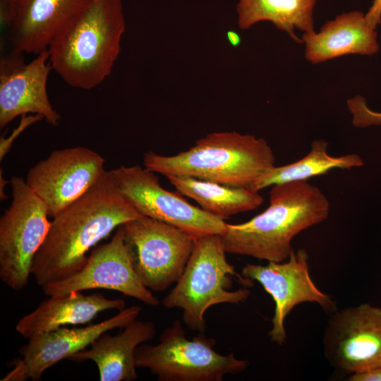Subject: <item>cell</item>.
I'll use <instances>...</instances> for the list:
<instances>
[{
  "label": "cell",
  "instance_id": "cell-1",
  "mask_svg": "<svg viewBox=\"0 0 381 381\" xmlns=\"http://www.w3.org/2000/svg\"><path fill=\"white\" fill-rule=\"evenodd\" d=\"M142 217L118 190L110 171H105L86 193L54 217L32 264L36 283L42 287L73 275L97 243Z\"/></svg>",
  "mask_w": 381,
  "mask_h": 381
},
{
  "label": "cell",
  "instance_id": "cell-2",
  "mask_svg": "<svg viewBox=\"0 0 381 381\" xmlns=\"http://www.w3.org/2000/svg\"><path fill=\"white\" fill-rule=\"evenodd\" d=\"M268 207L250 220L228 224L221 236L226 253L267 262H282L294 250L291 243L301 231L325 221L329 202L308 181L272 186Z\"/></svg>",
  "mask_w": 381,
  "mask_h": 381
},
{
  "label": "cell",
  "instance_id": "cell-3",
  "mask_svg": "<svg viewBox=\"0 0 381 381\" xmlns=\"http://www.w3.org/2000/svg\"><path fill=\"white\" fill-rule=\"evenodd\" d=\"M125 30L121 0H90L49 44L52 69L73 87H96L111 74Z\"/></svg>",
  "mask_w": 381,
  "mask_h": 381
},
{
  "label": "cell",
  "instance_id": "cell-4",
  "mask_svg": "<svg viewBox=\"0 0 381 381\" xmlns=\"http://www.w3.org/2000/svg\"><path fill=\"white\" fill-rule=\"evenodd\" d=\"M143 165L168 176H185L223 185L253 188L275 165L273 150L262 138L236 131L213 132L188 150L166 156L149 151Z\"/></svg>",
  "mask_w": 381,
  "mask_h": 381
},
{
  "label": "cell",
  "instance_id": "cell-5",
  "mask_svg": "<svg viewBox=\"0 0 381 381\" xmlns=\"http://www.w3.org/2000/svg\"><path fill=\"white\" fill-rule=\"evenodd\" d=\"M226 253L220 235L195 238L183 272L162 300L164 307L182 310L183 321L193 331L204 332L205 314L210 307L238 305L250 296L253 282L236 272Z\"/></svg>",
  "mask_w": 381,
  "mask_h": 381
},
{
  "label": "cell",
  "instance_id": "cell-6",
  "mask_svg": "<svg viewBox=\"0 0 381 381\" xmlns=\"http://www.w3.org/2000/svg\"><path fill=\"white\" fill-rule=\"evenodd\" d=\"M215 344V339L203 332L189 339L181 322L176 320L163 330L156 345L138 346L136 365L148 369L159 381H222L225 375L248 367V361L232 353H217Z\"/></svg>",
  "mask_w": 381,
  "mask_h": 381
},
{
  "label": "cell",
  "instance_id": "cell-7",
  "mask_svg": "<svg viewBox=\"0 0 381 381\" xmlns=\"http://www.w3.org/2000/svg\"><path fill=\"white\" fill-rule=\"evenodd\" d=\"M12 201L0 218V279L14 291L28 284L34 258L50 228L43 201L22 177L13 176Z\"/></svg>",
  "mask_w": 381,
  "mask_h": 381
},
{
  "label": "cell",
  "instance_id": "cell-8",
  "mask_svg": "<svg viewBox=\"0 0 381 381\" xmlns=\"http://www.w3.org/2000/svg\"><path fill=\"white\" fill-rule=\"evenodd\" d=\"M121 194L143 216L174 226L194 238L222 236L227 223L190 204L179 192L164 188L156 173L138 165L110 171Z\"/></svg>",
  "mask_w": 381,
  "mask_h": 381
},
{
  "label": "cell",
  "instance_id": "cell-9",
  "mask_svg": "<svg viewBox=\"0 0 381 381\" xmlns=\"http://www.w3.org/2000/svg\"><path fill=\"white\" fill-rule=\"evenodd\" d=\"M133 266L152 291H163L181 277L195 240L169 224L142 217L122 225Z\"/></svg>",
  "mask_w": 381,
  "mask_h": 381
},
{
  "label": "cell",
  "instance_id": "cell-10",
  "mask_svg": "<svg viewBox=\"0 0 381 381\" xmlns=\"http://www.w3.org/2000/svg\"><path fill=\"white\" fill-rule=\"evenodd\" d=\"M105 159L85 147L53 151L28 171L25 182L55 217L86 193L106 171Z\"/></svg>",
  "mask_w": 381,
  "mask_h": 381
},
{
  "label": "cell",
  "instance_id": "cell-11",
  "mask_svg": "<svg viewBox=\"0 0 381 381\" xmlns=\"http://www.w3.org/2000/svg\"><path fill=\"white\" fill-rule=\"evenodd\" d=\"M325 356L337 370L352 374L381 366V308L368 303L330 313Z\"/></svg>",
  "mask_w": 381,
  "mask_h": 381
},
{
  "label": "cell",
  "instance_id": "cell-12",
  "mask_svg": "<svg viewBox=\"0 0 381 381\" xmlns=\"http://www.w3.org/2000/svg\"><path fill=\"white\" fill-rule=\"evenodd\" d=\"M241 274L260 283L272 296L275 307L269 336L278 345L286 341L284 320L297 305L315 303L329 313L335 310L331 296L320 291L313 281L308 255L303 248L293 250L282 262H268L265 265L248 263L243 267Z\"/></svg>",
  "mask_w": 381,
  "mask_h": 381
},
{
  "label": "cell",
  "instance_id": "cell-13",
  "mask_svg": "<svg viewBox=\"0 0 381 381\" xmlns=\"http://www.w3.org/2000/svg\"><path fill=\"white\" fill-rule=\"evenodd\" d=\"M42 289L47 296L95 289H109L150 306L159 304V299L143 284L133 266L122 225L117 228L110 241L96 248L88 255L80 270Z\"/></svg>",
  "mask_w": 381,
  "mask_h": 381
},
{
  "label": "cell",
  "instance_id": "cell-14",
  "mask_svg": "<svg viewBox=\"0 0 381 381\" xmlns=\"http://www.w3.org/2000/svg\"><path fill=\"white\" fill-rule=\"evenodd\" d=\"M52 66L47 49L25 63L23 54L13 52L0 62V128L18 116L37 114L53 126L60 114L52 107L47 84Z\"/></svg>",
  "mask_w": 381,
  "mask_h": 381
},
{
  "label": "cell",
  "instance_id": "cell-15",
  "mask_svg": "<svg viewBox=\"0 0 381 381\" xmlns=\"http://www.w3.org/2000/svg\"><path fill=\"white\" fill-rule=\"evenodd\" d=\"M90 0H6L1 20L13 52L36 54L47 49L55 36L81 13Z\"/></svg>",
  "mask_w": 381,
  "mask_h": 381
},
{
  "label": "cell",
  "instance_id": "cell-16",
  "mask_svg": "<svg viewBox=\"0 0 381 381\" xmlns=\"http://www.w3.org/2000/svg\"><path fill=\"white\" fill-rule=\"evenodd\" d=\"M141 310L140 306H132L98 323L80 327H62L28 339L19 352L29 378L40 380L46 370L87 348L104 332L122 329L136 319Z\"/></svg>",
  "mask_w": 381,
  "mask_h": 381
},
{
  "label": "cell",
  "instance_id": "cell-17",
  "mask_svg": "<svg viewBox=\"0 0 381 381\" xmlns=\"http://www.w3.org/2000/svg\"><path fill=\"white\" fill-rule=\"evenodd\" d=\"M156 334L153 322L137 318L116 335L109 332L99 337L84 350L69 359L78 363L91 361L99 370L101 381H132L138 378L135 351Z\"/></svg>",
  "mask_w": 381,
  "mask_h": 381
},
{
  "label": "cell",
  "instance_id": "cell-18",
  "mask_svg": "<svg viewBox=\"0 0 381 381\" xmlns=\"http://www.w3.org/2000/svg\"><path fill=\"white\" fill-rule=\"evenodd\" d=\"M305 57L313 64L347 54L373 55L379 50L377 33L365 14L343 13L327 21L318 32H304Z\"/></svg>",
  "mask_w": 381,
  "mask_h": 381
},
{
  "label": "cell",
  "instance_id": "cell-19",
  "mask_svg": "<svg viewBox=\"0 0 381 381\" xmlns=\"http://www.w3.org/2000/svg\"><path fill=\"white\" fill-rule=\"evenodd\" d=\"M48 297L18 321L16 330L23 337L30 339L66 325L85 324L101 312L125 308L123 299L109 298L98 293L85 295L73 291Z\"/></svg>",
  "mask_w": 381,
  "mask_h": 381
},
{
  "label": "cell",
  "instance_id": "cell-20",
  "mask_svg": "<svg viewBox=\"0 0 381 381\" xmlns=\"http://www.w3.org/2000/svg\"><path fill=\"white\" fill-rule=\"evenodd\" d=\"M183 196L195 200L207 213L224 220L259 207L264 199L259 192L185 176H167Z\"/></svg>",
  "mask_w": 381,
  "mask_h": 381
},
{
  "label": "cell",
  "instance_id": "cell-21",
  "mask_svg": "<svg viewBox=\"0 0 381 381\" xmlns=\"http://www.w3.org/2000/svg\"><path fill=\"white\" fill-rule=\"evenodd\" d=\"M316 0H238L236 11L241 29H248L262 21L271 22L297 43H302L294 31L314 30L313 8Z\"/></svg>",
  "mask_w": 381,
  "mask_h": 381
},
{
  "label": "cell",
  "instance_id": "cell-22",
  "mask_svg": "<svg viewBox=\"0 0 381 381\" xmlns=\"http://www.w3.org/2000/svg\"><path fill=\"white\" fill-rule=\"evenodd\" d=\"M363 165V161L359 155L331 156L328 153V143L322 139L315 140L306 156L286 165H274L263 174L252 190L260 192L274 184L308 181L334 169H351Z\"/></svg>",
  "mask_w": 381,
  "mask_h": 381
},
{
  "label": "cell",
  "instance_id": "cell-23",
  "mask_svg": "<svg viewBox=\"0 0 381 381\" xmlns=\"http://www.w3.org/2000/svg\"><path fill=\"white\" fill-rule=\"evenodd\" d=\"M347 106L353 116L352 123L356 127H367L381 124V112L371 110L365 99L358 95L347 101Z\"/></svg>",
  "mask_w": 381,
  "mask_h": 381
},
{
  "label": "cell",
  "instance_id": "cell-24",
  "mask_svg": "<svg viewBox=\"0 0 381 381\" xmlns=\"http://www.w3.org/2000/svg\"><path fill=\"white\" fill-rule=\"evenodd\" d=\"M44 119L42 116L37 114H26L20 116V121L18 126L12 133L5 138L2 136L0 140V159L1 160L10 150L14 140L22 133L27 128Z\"/></svg>",
  "mask_w": 381,
  "mask_h": 381
},
{
  "label": "cell",
  "instance_id": "cell-25",
  "mask_svg": "<svg viewBox=\"0 0 381 381\" xmlns=\"http://www.w3.org/2000/svg\"><path fill=\"white\" fill-rule=\"evenodd\" d=\"M349 380L351 381H381V366L352 373L349 375Z\"/></svg>",
  "mask_w": 381,
  "mask_h": 381
},
{
  "label": "cell",
  "instance_id": "cell-26",
  "mask_svg": "<svg viewBox=\"0 0 381 381\" xmlns=\"http://www.w3.org/2000/svg\"><path fill=\"white\" fill-rule=\"evenodd\" d=\"M368 23L375 29L381 22V0H374L372 6L365 14Z\"/></svg>",
  "mask_w": 381,
  "mask_h": 381
},
{
  "label": "cell",
  "instance_id": "cell-27",
  "mask_svg": "<svg viewBox=\"0 0 381 381\" xmlns=\"http://www.w3.org/2000/svg\"><path fill=\"white\" fill-rule=\"evenodd\" d=\"M226 39L229 43L234 47H236L241 44L240 35L234 30L227 31Z\"/></svg>",
  "mask_w": 381,
  "mask_h": 381
},
{
  "label": "cell",
  "instance_id": "cell-28",
  "mask_svg": "<svg viewBox=\"0 0 381 381\" xmlns=\"http://www.w3.org/2000/svg\"><path fill=\"white\" fill-rule=\"evenodd\" d=\"M0 179H1L0 197L1 200H5L6 198V195L4 193V187L6 186L5 182H6V181L4 178H2L1 171V174H0Z\"/></svg>",
  "mask_w": 381,
  "mask_h": 381
},
{
  "label": "cell",
  "instance_id": "cell-29",
  "mask_svg": "<svg viewBox=\"0 0 381 381\" xmlns=\"http://www.w3.org/2000/svg\"><path fill=\"white\" fill-rule=\"evenodd\" d=\"M1 1H6V0H0Z\"/></svg>",
  "mask_w": 381,
  "mask_h": 381
}]
</instances>
